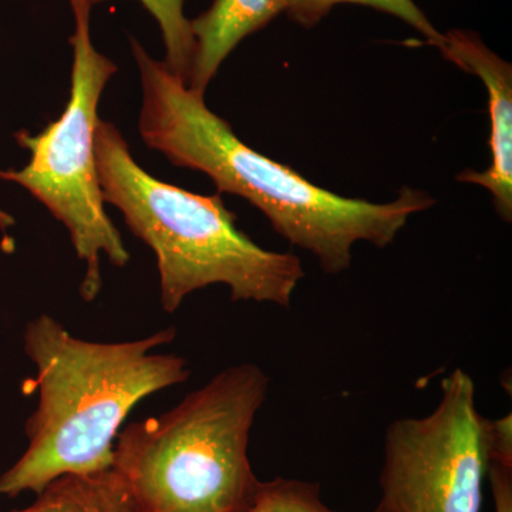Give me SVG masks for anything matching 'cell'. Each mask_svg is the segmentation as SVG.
Masks as SVG:
<instances>
[{
	"mask_svg": "<svg viewBox=\"0 0 512 512\" xmlns=\"http://www.w3.org/2000/svg\"><path fill=\"white\" fill-rule=\"evenodd\" d=\"M131 49L143 87L138 130L144 143L177 167L207 174L220 194L254 205L282 238L315 255L325 274L349 271L357 242L389 247L413 215L436 204L429 192L410 187L384 204L318 187L239 140L227 121L208 109L204 94L191 90L136 39Z\"/></svg>",
	"mask_w": 512,
	"mask_h": 512,
	"instance_id": "cell-1",
	"label": "cell"
},
{
	"mask_svg": "<svg viewBox=\"0 0 512 512\" xmlns=\"http://www.w3.org/2000/svg\"><path fill=\"white\" fill-rule=\"evenodd\" d=\"M175 335L168 328L99 343L76 338L49 315L29 322L25 350L37 369L39 406L26 424L28 450L0 477V495L40 494L67 474L113 468L114 444L133 407L190 377L184 357L154 353Z\"/></svg>",
	"mask_w": 512,
	"mask_h": 512,
	"instance_id": "cell-2",
	"label": "cell"
},
{
	"mask_svg": "<svg viewBox=\"0 0 512 512\" xmlns=\"http://www.w3.org/2000/svg\"><path fill=\"white\" fill-rule=\"evenodd\" d=\"M94 150L104 202L119 208L157 256L165 312L211 285L228 286L232 301L291 306L305 276L301 259L255 244L220 194L198 195L157 180L136 163L109 121H97Z\"/></svg>",
	"mask_w": 512,
	"mask_h": 512,
	"instance_id": "cell-3",
	"label": "cell"
},
{
	"mask_svg": "<svg viewBox=\"0 0 512 512\" xmlns=\"http://www.w3.org/2000/svg\"><path fill=\"white\" fill-rule=\"evenodd\" d=\"M269 377L229 366L158 417L134 421L114 444L119 473L141 512H244L261 481L248 456Z\"/></svg>",
	"mask_w": 512,
	"mask_h": 512,
	"instance_id": "cell-4",
	"label": "cell"
},
{
	"mask_svg": "<svg viewBox=\"0 0 512 512\" xmlns=\"http://www.w3.org/2000/svg\"><path fill=\"white\" fill-rule=\"evenodd\" d=\"M70 2L76 29L70 37L72 87L66 109L39 134H16L19 146L30 151L29 164L22 170L0 171V178L26 188L69 231L74 251L86 264L80 293L90 302L101 289V254L120 268L128 264L130 254L104 210L94 150L100 120L97 107L117 66L93 45L89 23L92 5L86 0Z\"/></svg>",
	"mask_w": 512,
	"mask_h": 512,
	"instance_id": "cell-5",
	"label": "cell"
},
{
	"mask_svg": "<svg viewBox=\"0 0 512 512\" xmlns=\"http://www.w3.org/2000/svg\"><path fill=\"white\" fill-rule=\"evenodd\" d=\"M383 454L377 512L483 511L490 451L473 377H444L436 409L394 420Z\"/></svg>",
	"mask_w": 512,
	"mask_h": 512,
	"instance_id": "cell-6",
	"label": "cell"
},
{
	"mask_svg": "<svg viewBox=\"0 0 512 512\" xmlns=\"http://www.w3.org/2000/svg\"><path fill=\"white\" fill-rule=\"evenodd\" d=\"M441 55L484 83L490 111L491 164L487 170H466L457 175L461 183L476 184L490 191L501 220H512V66L494 53L477 33L450 30L443 33Z\"/></svg>",
	"mask_w": 512,
	"mask_h": 512,
	"instance_id": "cell-7",
	"label": "cell"
},
{
	"mask_svg": "<svg viewBox=\"0 0 512 512\" xmlns=\"http://www.w3.org/2000/svg\"><path fill=\"white\" fill-rule=\"evenodd\" d=\"M284 12L285 0H214L207 12L190 20L194 60L188 87L205 94L232 50Z\"/></svg>",
	"mask_w": 512,
	"mask_h": 512,
	"instance_id": "cell-8",
	"label": "cell"
},
{
	"mask_svg": "<svg viewBox=\"0 0 512 512\" xmlns=\"http://www.w3.org/2000/svg\"><path fill=\"white\" fill-rule=\"evenodd\" d=\"M13 512H141L119 473L67 474L46 485L25 510Z\"/></svg>",
	"mask_w": 512,
	"mask_h": 512,
	"instance_id": "cell-9",
	"label": "cell"
},
{
	"mask_svg": "<svg viewBox=\"0 0 512 512\" xmlns=\"http://www.w3.org/2000/svg\"><path fill=\"white\" fill-rule=\"evenodd\" d=\"M342 3H353L389 13L416 29L421 36L426 37L429 45L439 49L443 43V33L434 28L413 0H285V13L303 28H313L329 15L330 10Z\"/></svg>",
	"mask_w": 512,
	"mask_h": 512,
	"instance_id": "cell-10",
	"label": "cell"
},
{
	"mask_svg": "<svg viewBox=\"0 0 512 512\" xmlns=\"http://www.w3.org/2000/svg\"><path fill=\"white\" fill-rule=\"evenodd\" d=\"M90 5L100 0H86ZM160 25L163 35L165 64L168 69L188 84L192 60H194V37L191 22L184 15L185 0H140Z\"/></svg>",
	"mask_w": 512,
	"mask_h": 512,
	"instance_id": "cell-11",
	"label": "cell"
},
{
	"mask_svg": "<svg viewBox=\"0 0 512 512\" xmlns=\"http://www.w3.org/2000/svg\"><path fill=\"white\" fill-rule=\"evenodd\" d=\"M244 512H339L322 500L320 485L299 478L261 481L254 501ZM373 512H377L376 510Z\"/></svg>",
	"mask_w": 512,
	"mask_h": 512,
	"instance_id": "cell-12",
	"label": "cell"
},
{
	"mask_svg": "<svg viewBox=\"0 0 512 512\" xmlns=\"http://www.w3.org/2000/svg\"><path fill=\"white\" fill-rule=\"evenodd\" d=\"M488 451L490 463L512 466L511 413L497 420L487 419Z\"/></svg>",
	"mask_w": 512,
	"mask_h": 512,
	"instance_id": "cell-13",
	"label": "cell"
},
{
	"mask_svg": "<svg viewBox=\"0 0 512 512\" xmlns=\"http://www.w3.org/2000/svg\"><path fill=\"white\" fill-rule=\"evenodd\" d=\"M488 481L493 493L495 512H512V466L490 463Z\"/></svg>",
	"mask_w": 512,
	"mask_h": 512,
	"instance_id": "cell-14",
	"label": "cell"
},
{
	"mask_svg": "<svg viewBox=\"0 0 512 512\" xmlns=\"http://www.w3.org/2000/svg\"><path fill=\"white\" fill-rule=\"evenodd\" d=\"M13 224H15L13 218L6 214V212L0 210V228H2L3 231H6V229L12 227Z\"/></svg>",
	"mask_w": 512,
	"mask_h": 512,
	"instance_id": "cell-15",
	"label": "cell"
}]
</instances>
